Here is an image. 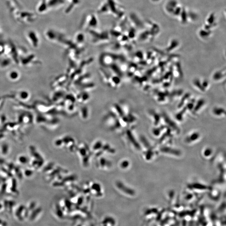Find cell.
I'll return each instance as SVG.
<instances>
[{
	"label": "cell",
	"mask_w": 226,
	"mask_h": 226,
	"mask_svg": "<svg viewBox=\"0 0 226 226\" xmlns=\"http://www.w3.org/2000/svg\"><path fill=\"white\" fill-rule=\"evenodd\" d=\"M182 6L177 0H168L165 4V11L167 14L174 17L180 10Z\"/></svg>",
	"instance_id": "cell-1"
},
{
	"label": "cell",
	"mask_w": 226,
	"mask_h": 226,
	"mask_svg": "<svg viewBox=\"0 0 226 226\" xmlns=\"http://www.w3.org/2000/svg\"><path fill=\"white\" fill-rule=\"evenodd\" d=\"M217 25L216 14L215 13L212 12L209 14L205 20V25L202 27L206 29L212 31L213 29L216 27Z\"/></svg>",
	"instance_id": "cell-2"
},
{
	"label": "cell",
	"mask_w": 226,
	"mask_h": 226,
	"mask_svg": "<svg viewBox=\"0 0 226 226\" xmlns=\"http://www.w3.org/2000/svg\"><path fill=\"white\" fill-rule=\"evenodd\" d=\"M180 21L182 24H186L189 22V14H188V10L186 8L183 7V10L181 12L180 14L178 17Z\"/></svg>",
	"instance_id": "cell-3"
},
{
	"label": "cell",
	"mask_w": 226,
	"mask_h": 226,
	"mask_svg": "<svg viewBox=\"0 0 226 226\" xmlns=\"http://www.w3.org/2000/svg\"><path fill=\"white\" fill-rule=\"evenodd\" d=\"M212 31L206 29L202 27L201 29H200V30H199V34L200 37L202 39L207 38L210 37L211 34H212Z\"/></svg>",
	"instance_id": "cell-4"
},
{
	"label": "cell",
	"mask_w": 226,
	"mask_h": 226,
	"mask_svg": "<svg viewBox=\"0 0 226 226\" xmlns=\"http://www.w3.org/2000/svg\"><path fill=\"white\" fill-rule=\"evenodd\" d=\"M153 2H160L161 0H151Z\"/></svg>",
	"instance_id": "cell-5"
}]
</instances>
